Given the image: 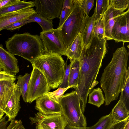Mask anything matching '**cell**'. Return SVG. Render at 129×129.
<instances>
[{"instance_id": "cell-1", "label": "cell", "mask_w": 129, "mask_h": 129, "mask_svg": "<svg viewBox=\"0 0 129 129\" xmlns=\"http://www.w3.org/2000/svg\"><path fill=\"white\" fill-rule=\"evenodd\" d=\"M106 40L93 35L89 43L84 47L79 59V75L75 90L79 97L81 110L84 113L88 96L99 83L96 79L107 51Z\"/></svg>"}, {"instance_id": "cell-2", "label": "cell", "mask_w": 129, "mask_h": 129, "mask_svg": "<svg viewBox=\"0 0 129 129\" xmlns=\"http://www.w3.org/2000/svg\"><path fill=\"white\" fill-rule=\"evenodd\" d=\"M129 53L123 45L113 53L110 62L104 69L101 86L105 94V105L117 99L126 81Z\"/></svg>"}, {"instance_id": "cell-3", "label": "cell", "mask_w": 129, "mask_h": 129, "mask_svg": "<svg viewBox=\"0 0 129 129\" xmlns=\"http://www.w3.org/2000/svg\"><path fill=\"white\" fill-rule=\"evenodd\" d=\"M7 51L12 55L21 56L30 62L45 54L39 36L27 32L15 34L6 41Z\"/></svg>"}, {"instance_id": "cell-4", "label": "cell", "mask_w": 129, "mask_h": 129, "mask_svg": "<svg viewBox=\"0 0 129 129\" xmlns=\"http://www.w3.org/2000/svg\"><path fill=\"white\" fill-rule=\"evenodd\" d=\"M33 68L43 74L51 88L59 87L65 71V63L61 56L52 53L41 55L31 62Z\"/></svg>"}, {"instance_id": "cell-5", "label": "cell", "mask_w": 129, "mask_h": 129, "mask_svg": "<svg viewBox=\"0 0 129 129\" xmlns=\"http://www.w3.org/2000/svg\"><path fill=\"white\" fill-rule=\"evenodd\" d=\"M59 103L61 114L67 125L79 127L86 126V118L81 110L79 96L75 90L63 95Z\"/></svg>"}, {"instance_id": "cell-6", "label": "cell", "mask_w": 129, "mask_h": 129, "mask_svg": "<svg viewBox=\"0 0 129 129\" xmlns=\"http://www.w3.org/2000/svg\"><path fill=\"white\" fill-rule=\"evenodd\" d=\"M83 0H75L69 16L60 27V33L66 49L80 32L84 13L81 5Z\"/></svg>"}, {"instance_id": "cell-7", "label": "cell", "mask_w": 129, "mask_h": 129, "mask_svg": "<svg viewBox=\"0 0 129 129\" xmlns=\"http://www.w3.org/2000/svg\"><path fill=\"white\" fill-rule=\"evenodd\" d=\"M51 88L43 74L33 68L29 81L26 103H31L50 91Z\"/></svg>"}, {"instance_id": "cell-8", "label": "cell", "mask_w": 129, "mask_h": 129, "mask_svg": "<svg viewBox=\"0 0 129 129\" xmlns=\"http://www.w3.org/2000/svg\"><path fill=\"white\" fill-rule=\"evenodd\" d=\"M45 54L52 53L65 55L66 48L60 33V28H57L40 33Z\"/></svg>"}, {"instance_id": "cell-9", "label": "cell", "mask_w": 129, "mask_h": 129, "mask_svg": "<svg viewBox=\"0 0 129 129\" xmlns=\"http://www.w3.org/2000/svg\"><path fill=\"white\" fill-rule=\"evenodd\" d=\"M29 119L36 129H64L67 125L61 114L47 115L38 112Z\"/></svg>"}, {"instance_id": "cell-10", "label": "cell", "mask_w": 129, "mask_h": 129, "mask_svg": "<svg viewBox=\"0 0 129 129\" xmlns=\"http://www.w3.org/2000/svg\"><path fill=\"white\" fill-rule=\"evenodd\" d=\"M64 0H35L34 1L35 12L47 19L52 21L59 18Z\"/></svg>"}, {"instance_id": "cell-11", "label": "cell", "mask_w": 129, "mask_h": 129, "mask_svg": "<svg viewBox=\"0 0 129 129\" xmlns=\"http://www.w3.org/2000/svg\"><path fill=\"white\" fill-rule=\"evenodd\" d=\"M112 40L116 42H129V9L116 18L112 27Z\"/></svg>"}, {"instance_id": "cell-12", "label": "cell", "mask_w": 129, "mask_h": 129, "mask_svg": "<svg viewBox=\"0 0 129 129\" xmlns=\"http://www.w3.org/2000/svg\"><path fill=\"white\" fill-rule=\"evenodd\" d=\"M35 109L44 115L61 114V108L59 102L44 94L36 100Z\"/></svg>"}, {"instance_id": "cell-13", "label": "cell", "mask_w": 129, "mask_h": 129, "mask_svg": "<svg viewBox=\"0 0 129 129\" xmlns=\"http://www.w3.org/2000/svg\"><path fill=\"white\" fill-rule=\"evenodd\" d=\"M36 13L34 8H30L0 15V31L5 27Z\"/></svg>"}, {"instance_id": "cell-14", "label": "cell", "mask_w": 129, "mask_h": 129, "mask_svg": "<svg viewBox=\"0 0 129 129\" xmlns=\"http://www.w3.org/2000/svg\"><path fill=\"white\" fill-rule=\"evenodd\" d=\"M21 95L20 90L15 83L3 112L11 121L15 119L20 108V98Z\"/></svg>"}, {"instance_id": "cell-15", "label": "cell", "mask_w": 129, "mask_h": 129, "mask_svg": "<svg viewBox=\"0 0 129 129\" xmlns=\"http://www.w3.org/2000/svg\"><path fill=\"white\" fill-rule=\"evenodd\" d=\"M124 13L125 12L115 9L109 5L102 18L104 27V36L106 40H112V30L116 18Z\"/></svg>"}, {"instance_id": "cell-16", "label": "cell", "mask_w": 129, "mask_h": 129, "mask_svg": "<svg viewBox=\"0 0 129 129\" xmlns=\"http://www.w3.org/2000/svg\"><path fill=\"white\" fill-rule=\"evenodd\" d=\"M0 60L4 66L5 71L14 76L19 72L17 59L0 46Z\"/></svg>"}, {"instance_id": "cell-17", "label": "cell", "mask_w": 129, "mask_h": 129, "mask_svg": "<svg viewBox=\"0 0 129 129\" xmlns=\"http://www.w3.org/2000/svg\"><path fill=\"white\" fill-rule=\"evenodd\" d=\"M94 21V13L90 17L84 15L80 30L84 47L86 46L89 43L94 35L93 29Z\"/></svg>"}, {"instance_id": "cell-18", "label": "cell", "mask_w": 129, "mask_h": 129, "mask_svg": "<svg viewBox=\"0 0 129 129\" xmlns=\"http://www.w3.org/2000/svg\"><path fill=\"white\" fill-rule=\"evenodd\" d=\"M84 47L82 36L80 32L74 41L67 48L65 53L70 61L75 59H79Z\"/></svg>"}, {"instance_id": "cell-19", "label": "cell", "mask_w": 129, "mask_h": 129, "mask_svg": "<svg viewBox=\"0 0 129 129\" xmlns=\"http://www.w3.org/2000/svg\"><path fill=\"white\" fill-rule=\"evenodd\" d=\"M14 81H0V108L3 111L7 104L11 92Z\"/></svg>"}, {"instance_id": "cell-20", "label": "cell", "mask_w": 129, "mask_h": 129, "mask_svg": "<svg viewBox=\"0 0 129 129\" xmlns=\"http://www.w3.org/2000/svg\"><path fill=\"white\" fill-rule=\"evenodd\" d=\"M111 112L113 123L123 120L129 117V110L120 100Z\"/></svg>"}, {"instance_id": "cell-21", "label": "cell", "mask_w": 129, "mask_h": 129, "mask_svg": "<svg viewBox=\"0 0 129 129\" xmlns=\"http://www.w3.org/2000/svg\"><path fill=\"white\" fill-rule=\"evenodd\" d=\"M68 82L69 86L74 89L77 86L80 71L79 59H75L71 61Z\"/></svg>"}, {"instance_id": "cell-22", "label": "cell", "mask_w": 129, "mask_h": 129, "mask_svg": "<svg viewBox=\"0 0 129 129\" xmlns=\"http://www.w3.org/2000/svg\"><path fill=\"white\" fill-rule=\"evenodd\" d=\"M34 6L33 1L26 2L18 0L11 5L0 8V15L15 11Z\"/></svg>"}, {"instance_id": "cell-23", "label": "cell", "mask_w": 129, "mask_h": 129, "mask_svg": "<svg viewBox=\"0 0 129 129\" xmlns=\"http://www.w3.org/2000/svg\"><path fill=\"white\" fill-rule=\"evenodd\" d=\"M31 22L38 23L41 27L42 31H45L53 29L52 21L50 20L37 13L28 18Z\"/></svg>"}, {"instance_id": "cell-24", "label": "cell", "mask_w": 129, "mask_h": 129, "mask_svg": "<svg viewBox=\"0 0 129 129\" xmlns=\"http://www.w3.org/2000/svg\"><path fill=\"white\" fill-rule=\"evenodd\" d=\"M31 75V73H26L24 75L17 76V81L16 84L19 88L21 95L25 102H26L27 92Z\"/></svg>"}, {"instance_id": "cell-25", "label": "cell", "mask_w": 129, "mask_h": 129, "mask_svg": "<svg viewBox=\"0 0 129 129\" xmlns=\"http://www.w3.org/2000/svg\"><path fill=\"white\" fill-rule=\"evenodd\" d=\"M75 3V0H64L57 28L60 27L69 16L73 9Z\"/></svg>"}, {"instance_id": "cell-26", "label": "cell", "mask_w": 129, "mask_h": 129, "mask_svg": "<svg viewBox=\"0 0 129 129\" xmlns=\"http://www.w3.org/2000/svg\"><path fill=\"white\" fill-rule=\"evenodd\" d=\"M89 94L88 103L99 108L105 101L102 90L99 88L94 89Z\"/></svg>"}, {"instance_id": "cell-27", "label": "cell", "mask_w": 129, "mask_h": 129, "mask_svg": "<svg viewBox=\"0 0 129 129\" xmlns=\"http://www.w3.org/2000/svg\"><path fill=\"white\" fill-rule=\"evenodd\" d=\"M109 0H97L94 13L95 21L102 18L109 6Z\"/></svg>"}, {"instance_id": "cell-28", "label": "cell", "mask_w": 129, "mask_h": 129, "mask_svg": "<svg viewBox=\"0 0 129 129\" xmlns=\"http://www.w3.org/2000/svg\"><path fill=\"white\" fill-rule=\"evenodd\" d=\"M112 123L111 112L109 114L101 117L95 124L89 127L88 129H108Z\"/></svg>"}, {"instance_id": "cell-29", "label": "cell", "mask_w": 129, "mask_h": 129, "mask_svg": "<svg viewBox=\"0 0 129 129\" xmlns=\"http://www.w3.org/2000/svg\"><path fill=\"white\" fill-rule=\"evenodd\" d=\"M120 97L127 109L129 110V67L127 70L126 78L125 83Z\"/></svg>"}, {"instance_id": "cell-30", "label": "cell", "mask_w": 129, "mask_h": 129, "mask_svg": "<svg viewBox=\"0 0 129 129\" xmlns=\"http://www.w3.org/2000/svg\"><path fill=\"white\" fill-rule=\"evenodd\" d=\"M93 31L94 35L98 38L100 39H105L103 21L102 18L94 21Z\"/></svg>"}, {"instance_id": "cell-31", "label": "cell", "mask_w": 129, "mask_h": 129, "mask_svg": "<svg viewBox=\"0 0 129 129\" xmlns=\"http://www.w3.org/2000/svg\"><path fill=\"white\" fill-rule=\"evenodd\" d=\"M129 0H110L109 5L113 8L124 11L129 8Z\"/></svg>"}, {"instance_id": "cell-32", "label": "cell", "mask_w": 129, "mask_h": 129, "mask_svg": "<svg viewBox=\"0 0 129 129\" xmlns=\"http://www.w3.org/2000/svg\"><path fill=\"white\" fill-rule=\"evenodd\" d=\"M71 88L72 87L70 86L65 88H58L57 89L53 91H48L44 94L48 95L52 99L59 102L60 99L63 96L65 92Z\"/></svg>"}, {"instance_id": "cell-33", "label": "cell", "mask_w": 129, "mask_h": 129, "mask_svg": "<svg viewBox=\"0 0 129 129\" xmlns=\"http://www.w3.org/2000/svg\"><path fill=\"white\" fill-rule=\"evenodd\" d=\"M67 60L65 64V71L61 82L58 88H65L69 86L68 80L71 63L68 65Z\"/></svg>"}, {"instance_id": "cell-34", "label": "cell", "mask_w": 129, "mask_h": 129, "mask_svg": "<svg viewBox=\"0 0 129 129\" xmlns=\"http://www.w3.org/2000/svg\"><path fill=\"white\" fill-rule=\"evenodd\" d=\"M94 0H83L81 7L84 15L88 16L90 11L94 6Z\"/></svg>"}, {"instance_id": "cell-35", "label": "cell", "mask_w": 129, "mask_h": 129, "mask_svg": "<svg viewBox=\"0 0 129 129\" xmlns=\"http://www.w3.org/2000/svg\"><path fill=\"white\" fill-rule=\"evenodd\" d=\"M5 129H25L21 120L14 119L10 121Z\"/></svg>"}, {"instance_id": "cell-36", "label": "cell", "mask_w": 129, "mask_h": 129, "mask_svg": "<svg viewBox=\"0 0 129 129\" xmlns=\"http://www.w3.org/2000/svg\"><path fill=\"white\" fill-rule=\"evenodd\" d=\"M16 80L15 76L11 75L4 71L0 72V81L13 80Z\"/></svg>"}, {"instance_id": "cell-37", "label": "cell", "mask_w": 129, "mask_h": 129, "mask_svg": "<svg viewBox=\"0 0 129 129\" xmlns=\"http://www.w3.org/2000/svg\"><path fill=\"white\" fill-rule=\"evenodd\" d=\"M129 119V117L123 120L113 123L108 129H123Z\"/></svg>"}, {"instance_id": "cell-38", "label": "cell", "mask_w": 129, "mask_h": 129, "mask_svg": "<svg viewBox=\"0 0 129 129\" xmlns=\"http://www.w3.org/2000/svg\"><path fill=\"white\" fill-rule=\"evenodd\" d=\"M18 0H0V8L12 5Z\"/></svg>"}, {"instance_id": "cell-39", "label": "cell", "mask_w": 129, "mask_h": 129, "mask_svg": "<svg viewBox=\"0 0 129 129\" xmlns=\"http://www.w3.org/2000/svg\"><path fill=\"white\" fill-rule=\"evenodd\" d=\"M89 127H79L67 125L64 129H88Z\"/></svg>"}, {"instance_id": "cell-40", "label": "cell", "mask_w": 129, "mask_h": 129, "mask_svg": "<svg viewBox=\"0 0 129 129\" xmlns=\"http://www.w3.org/2000/svg\"><path fill=\"white\" fill-rule=\"evenodd\" d=\"M5 70V67L3 63L0 60V72Z\"/></svg>"}, {"instance_id": "cell-41", "label": "cell", "mask_w": 129, "mask_h": 129, "mask_svg": "<svg viewBox=\"0 0 129 129\" xmlns=\"http://www.w3.org/2000/svg\"><path fill=\"white\" fill-rule=\"evenodd\" d=\"M6 127L4 123L0 120V129H5Z\"/></svg>"}, {"instance_id": "cell-42", "label": "cell", "mask_w": 129, "mask_h": 129, "mask_svg": "<svg viewBox=\"0 0 129 129\" xmlns=\"http://www.w3.org/2000/svg\"><path fill=\"white\" fill-rule=\"evenodd\" d=\"M123 129H129V119L126 122Z\"/></svg>"}, {"instance_id": "cell-43", "label": "cell", "mask_w": 129, "mask_h": 129, "mask_svg": "<svg viewBox=\"0 0 129 129\" xmlns=\"http://www.w3.org/2000/svg\"><path fill=\"white\" fill-rule=\"evenodd\" d=\"M4 114L3 111L0 108V120L3 117Z\"/></svg>"}]
</instances>
